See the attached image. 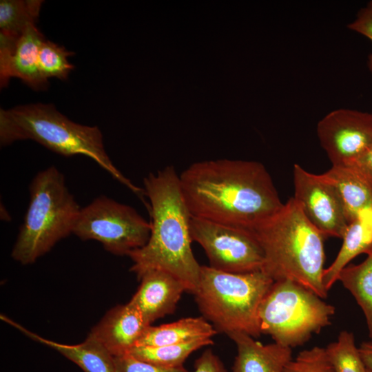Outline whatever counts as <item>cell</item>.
Segmentation results:
<instances>
[{
	"label": "cell",
	"instance_id": "7",
	"mask_svg": "<svg viewBox=\"0 0 372 372\" xmlns=\"http://www.w3.org/2000/svg\"><path fill=\"white\" fill-rule=\"evenodd\" d=\"M335 307L316 293L290 280L275 281L258 311L262 334L291 349L301 346L331 324Z\"/></svg>",
	"mask_w": 372,
	"mask_h": 372
},
{
	"label": "cell",
	"instance_id": "10",
	"mask_svg": "<svg viewBox=\"0 0 372 372\" xmlns=\"http://www.w3.org/2000/svg\"><path fill=\"white\" fill-rule=\"evenodd\" d=\"M294 200L310 223L324 236L342 238L349 225L340 197L322 174L293 165Z\"/></svg>",
	"mask_w": 372,
	"mask_h": 372
},
{
	"label": "cell",
	"instance_id": "26",
	"mask_svg": "<svg viewBox=\"0 0 372 372\" xmlns=\"http://www.w3.org/2000/svg\"><path fill=\"white\" fill-rule=\"evenodd\" d=\"M114 372H189L184 366L165 368L141 360L130 353L114 357Z\"/></svg>",
	"mask_w": 372,
	"mask_h": 372
},
{
	"label": "cell",
	"instance_id": "2",
	"mask_svg": "<svg viewBox=\"0 0 372 372\" xmlns=\"http://www.w3.org/2000/svg\"><path fill=\"white\" fill-rule=\"evenodd\" d=\"M149 199L151 232L142 247L128 254L130 271L138 279L152 270L166 271L178 279L187 291L197 289L201 265L195 258L191 244V214L185 202L175 168L167 166L143 179Z\"/></svg>",
	"mask_w": 372,
	"mask_h": 372
},
{
	"label": "cell",
	"instance_id": "13",
	"mask_svg": "<svg viewBox=\"0 0 372 372\" xmlns=\"http://www.w3.org/2000/svg\"><path fill=\"white\" fill-rule=\"evenodd\" d=\"M149 326L138 309L129 302L108 311L90 335L117 357L130 353Z\"/></svg>",
	"mask_w": 372,
	"mask_h": 372
},
{
	"label": "cell",
	"instance_id": "5",
	"mask_svg": "<svg viewBox=\"0 0 372 372\" xmlns=\"http://www.w3.org/2000/svg\"><path fill=\"white\" fill-rule=\"evenodd\" d=\"M29 192V205L11 253L22 265L34 262L73 234L81 210L64 175L54 166L37 174Z\"/></svg>",
	"mask_w": 372,
	"mask_h": 372
},
{
	"label": "cell",
	"instance_id": "12",
	"mask_svg": "<svg viewBox=\"0 0 372 372\" xmlns=\"http://www.w3.org/2000/svg\"><path fill=\"white\" fill-rule=\"evenodd\" d=\"M44 40L36 24L30 25L18 38L0 37L1 87L16 77L34 90L48 88V81L43 78L38 68L39 50Z\"/></svg>",
	"mask_w": 372,
	"mask_h": 372
},
{
	"label": "cell",
	"instance_id": "31",
	"mask_svg": "<svg viewBox=\"0 0 372 372\" xmlns=\"http://www.w3.org/2000/svg\"><path fill=\"white\" fill-rule=\"evenodd\" d=\"M368 372H372L371 370L368 369Z\"/></svg>",
	"mask_w": 372,
	"mask_h": 372
},
{
	"label": "cell",
	"instance_id": "30",
	"mask_svg": "<svg viewBox=\"0 0 372 372\" xmlns=\"http://www.w3.org/2000/svg\"><path fill=\"white\" fill-rule=\"evenodd\" d=\"M359 351L366 368L372 371V342L369 340L362 342Z\"/></svg>",
	"mask_w": 372,
	"mask_h": 372
},
{
	"label": "cell",
	"instance_id": "6",
	"mask_svg": "<svg viewBox=\"0 0 372 372\" xmlns=\"http://www.w3.org/2000/svg\"><path fill=\"white\" fill-rule=\"evenodd\" d=\"M273 282L262 271L234 273L201 266L194 295L203 317L217 332H240L256 338L262 334L259 307Z\"/></svg>",
	"mask_w": 372,
	"mask_h": 372
},
{
	"label": "cell",
	"instance_id": "14",
	"mask_svg": "<svg viewBox=\"0 0 372 372\" xmlns=\"http://www.w3.org/2000/svg\"><path fill=\"white\" fill-rule=\"evenodd\" d=\"M139 280L141 285L130 302L149 325L173 313L183 293L187 291L178 279L161 270L147 271Z\"/></svg>",
	"mask_w": 372,
	"mask_h": 372
},
{
	"label": "cell",
	"instance_id": "29",
	"mask_svg": "<svg viewBox=\"0 0 372 372\" xmlns=\"http://www.w3.org/2000/svg\"><path fill=\"white\" fill-rule=\"evenodd\" d=\"M372 185V144L349 164Z\"/></svg>",
	"mask_w": 372,
	"mask_h": 372
},
{
	"label": "cell",
	"instance_id": "27",
	"mask_svg": "<svg viewBox=\"0 0 372 372\" xmlns=\"http://www.w3.org/2000/svg\"><path fill=\"white\" fill-rule=\"evenodd\" d=\"M348 28L372 41V1L358 11L355 19L348 25ZM369 65L372 70V54L369 57Z\"/></svg>",
	"mask_w": 372,
	"mask_h": 372
},
{
	"label": "cell",
	"instance_id": "15",
	"mask_svg": "<svg viewBox=\"0 0 372 372\" xmlns=\"http://www.w3.org/2000/svg\"><path fill=\"white\" fill-rule=\"evenodd\" d=\"M228 336L237 347L232 372H285L293 358L292 349L276 342L263 344L240 332Z\"/></svg>",
	"mask_w": 372,
	"mask_h": 372
},
{
	"label": "cell",
	"instance_id": "21",
	"mask_svg": "<svg viewBox=\"0 0 372 372\" xmlns=\"http://www.w3.org/2000/svg\"><path fill=\"white\" fill-rule=\"evenodd\" d=\"M41 0H1L0 1V36L16 39L31 24H36Z\"/></svg>",
	"mask_w": 372,
	"mask_h": 372
},
{
	"label": "cell",
	"instance_id": "16",
	"mask_svg": "<svg viewBox=\"0 0 372 372\" xmlns=\"http://www.w3.org/2000/svg\"><path fill=\"white\" fill-rule=\"evenodd\" d=\"M1 319L12 325L32 340L58 351L79 366L84 372H114L113 356L107 349L90 334L83 342L66 344L50 340L25 329L11 319L1 315Z\"/></svg>",
	"mask_w": 372,
	"mask_h": 372
},
{
	"label": "cell",
	"instance_id": "25",
	"mask_svg": "<svg viewBox=\"0 0 372 372\" xmlns=\"http://www.w3.org/2000/svg\"><path fill=\"white\" fill-rule=\"evenodd\" d=\"M285 372H336L326 347H314L300 351L287 364Z\"/></svg>",
	"mask_w": 372,
	"mask_h": 372
},
{
	"label": "cell",
	"instance_id": "9",
	"mask_svg": "<svg viewBox=\"0 0 372 372\" xmlns=\"http://www.w3.org/2000/svg\"><path fill=\"white\" fill-rule=\"evenodd\" d=\"M190 234L204 249L209 267L225 272L261 271L264 254L252 229L192 216Z\"/></svg>",
	"mask_w": 372,
	"mask_h": 372
},
{
	"label": "cell",
	"instance_id": "8",
	"mask_svg": "<svg viewBox=\"0 0 372 372\" xmlns=\"http://www.w3.org/2000/svg\"><path fill=\"white\" fill-rule=\"evenodd\" d=\"M150 232V222L134 208L103 195L81 208L73 229L82 240L99 241L107 251L119 256L143 247Z\"/></svg>",
	"mask_w": 372,
	"mask_h": 372
},
{
	"label": "cell",
	"instance_id": "3",
	"mask_svg": "<svg viewBox=\"0 0 372 372\" xmlns=\"http://www.w3.org/2000/svg\"><path fill=\"white\" fill-rule=\"evenodd\" d=\"M252 230L263 251V273L274 282L293 281L327 298L328 291L323 284L324 236L293 198Z\"/></svg>",
	"mask_w": 372,
	"mask_h": 372
},
{
	"label": "cell",
	"instance_id": "17",
	"mask_svg": "<svg viewBox=\"0 0 372 372\" xmlns=\"http://www.w3.org/2000/svg\"><path fill=\"white\" fill-rule=\"evenodd\" d=\"M342 247L331 265L324 269L323 284L327 291L338 280L340 271L357 256L372 249V207L364 209L349 223Z\"/></svg>",
	"mask_w": 372,
	"mask_h": 372
},
{
	"label": "cell",
	"instance_id": "19",
	"mask_svg": "<svg viewBox=\"0 0 372 372\" xmlns=\"http://www.w3.org/2000/svg\"><path fill=\"white\" fill-rule=\"evenodd\" d=\"M203 317L185 318L159 326H149L136 347H159L211 338L217 333Z\"/></svg>",
	"mask_w": 372,
	"mask_h": 372
},
{
	"label": "cell",
	"instance_id": "22",
	"mask_svg": "<svg viewBox=\"0 0 372 372\" xmlns=\"http://www.w3.org/2000/svg\"><path fill=\"white\" fill-rule=\"evenodd\" d=\"M212 344L211 338H203L177 344L135 347L130 353L141 360L158 366L179 368L183 366L184 362L194 351Z\"/></svg>",
	"mask_w": 372,
	"mask_h": 372
},
{
	"label": "cell",
	"instance_id": "1",
	"mask_svg": "<svg viewBox=\"0 0 372 372\" xmlns=\"http://www.w3.org/2000/svg\"><path fill=\"white\" fill-rule=\"evenodd\" d=\"M192 216L254 229L283 206L260 163L219 159L192 164L180 175Z\"/></svg>",
	"mask_w": 372,
	"mask_h": 372
},
{
	"label": "cell",
	"instance_id": "11",
	"mask_svg": "<svg viewBox=\"0 0 372 372\" xmlns=\"http://www.w3.org/2000/svg\"><path fill=\"white\" fill-rule=\"evenodd\" d=\"M317 134L332 166L348 165L372 144V113L335 110L318 122Z\"/></svg>",
	"mask_w": 372,
	"mask_h": 372
},
{
	"label": "cell",
	"instance_id": "24",
	"mask_svg": "<svg viewBox=\"0 0 372 372\" xmlns=\"http://www.w3.org/2000/svg\"><path fill=\"white\" fill-rule=\"evenodd\" d=\"M73 54L74 52L66 50L63 46L45 39L40 45L38 56L41 75L45 80L51 77L66 80L74 68L68 60Z\"/></svg>",
	"mask_w": 372,
	"mask_h": 372
},
{
	"label": "cell",
	"instance_id": "4",
	"mask_svg": "<svg viewBox=\"0 0 372 372\" xmlns=\"http://www.w3.org/2000/svg\"><path fill=\"white\" fill-rule=\"evenodd\" d=\"M30 139L64 156L84 155L99 164L116 180L140 197L143 188L134 185L113 164L107 154L97 126L76 123L52 104L34 103L0 110V143L6 146Z\"/></svg>",
	"mask_w": 372,
	"mask_h": 372
},
{
	"label": "cell",
	"instance_id": "18",
	"mask_svg": "<svg viewBox=\"0 0 372 372\" xmlns=\"http://www.w3.org/2000/svg\"><path fill=\"white\" fill-rule=\"evenodd\" d=\"M322 175L335 187L349 223L372 207V185L352 166H332Z\"/></svg>",
	"mask_w": 372,
	"mask_h": 372
},
{
	"label": "cell",
	"instance_id": "23",
	"mask_svg": "<svg viewBox=\"0 0 372 372\" xmlns=\"http://www.w3.org/2000/svg\"><path fill=\"white\" fill-rule=\"evenodd\" d=\"M326 349L336 372H368L352 332L342 331Z\"/></svg>",
	"mask_w": 372,
	"mask_h": 372
},
{
	"label": "cell",
	"instance_id": "20",
	"mask_svg": "<svg viewBox=\"0 0 372 372\" xmlns=\"http://www.w3.org/2000/svg\"><path fill=\"white\" fill-rule=\"evenodd\" d=\"M358 265H348L340 273L338 280L355 298L364 316L368 334L372 342V249Z\"/></svg>",
	"mask_w": 372,
	"mask_h": 372
},
{
	"label": "cell",
	"instance_id": "28",
	"mask_svg": "<svg viewBox=\"0 0 372 372\" xmlns=\"http://www.w3.org/2000/svg\"><path fill=\"white\" fill-rule=\"evenodd\" d=\"M194 372H227L220 358L208 349L195 361Z\"/></svg>",
	"mask_w": 372,
	"mask_h": 372
}]
</instances>
